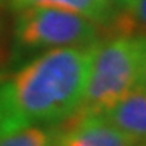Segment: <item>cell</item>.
Instances as JSON below:
<instances>
[{"mask_svg":"<svg viewBox=\"0 0 146 146\" xmlns=\"http://www.w3.org/2000/svg\"><path fill=\"white\" fill-rule=\"evenodd\" d=\"M102 117L133 146H146V89L141 84L130 89Z\"/></svg>","mask_w":146,"mask_h":146,"instance_id":"5","label":"cell"},{"mask_svg":"<svg viewBox=\"0 0 146 146\" xmlns=\"http://www.w3.org/2000/svg\"><path fill=\"white\" fill-rule=\"evenodd\" d=\"M106 2H109L110 5L115 7L117 10H123V8H127L128 3H130V0H106Z\"/></svg>","mask_w":146,"mask_h":146,"instance_id":"10","label":"cell"},{"mask_svg":"<svg viewBox=\"0 0 146 146\" xmlns=\"http://www.w3.org/2000/svg\"><path fill=\"white\" fill-rule=\"evenodd\" d=\"M54 146H133L102 115L72 112L54 125Z\"/></svg>","mask_w":146,"mask_h":146,"instance_id":"4","label":"cell"},{"mask_svg":"<svg viewBox=\"0 0 146 146\" xmlns=\"http://www.w3.org/2000/svg\"><path fill=\"white\" fill-rule=\"evenodd\" d=\"M94 47L49 49L0 75V135L67 119L81 101Z\"/></svg>","mask_w":146,"mask_h":146,"instance_id":"1","label":"cell"},{"mask_svg":"<svg viewBox=\"0 0 146 146\" xmlns=\"http://www.w3.org/2000/svg\"><path fill=\"white\" fill-rule=\"evenodd\" d=\"M146 36L112 34L96 42L80 104L73 112L102 115L138 84Z\"/></svg>","mask_w":146,"mask_h":146,"instance_id":"2","label":"cell"},{"mask_svg":"<svg viewBox=\"0 0 146 146\" xmlns=\"http://www.w3.org/2000/svg\"><path fill=\"white\" fill-rule=\"evenodd\" d=\"M0 146H54V125H33L3 133Z\"/></svg>","mask_w":146,"mask_h":146,"instance_id":"8","label":"cell"},{"mask_svg":"<svg viewBox=\"0 0 146 146\" xmlns=\"http://www.w3.org/2000/svg\"><path fill=\"white\" fill-rule=\"evenodd\" d=\"M102 28L89 18L49 7L16 11L13 26V57L26 60L39 52L70 46H88L102 37Z\"/></svg>","mask_w":146,"mask_h":146,"instance_id":"3","label":"cell"},{"mask_svg":"<svg viewBox=\"0 0 146 146\" xmlns=\"http://www.w3.org/2000/svg\"><path fill=\"white\" fill-rule=\"evenodd\" d=\"M141 34L146 36V0H130L123 10H117L114 20L106 28V36Z\"/></svg>","mask_w":146,"mask_h":146,"instance_id":"7","label":"cell"},{"mask_svg":"<svg viewBox=\"0 0 146 146\" xmlns=\"http://www.w3.org/2000/svg\"><path fill=\"white\" fill-rule=\"evenodd\" d=\"M138 84H141V86L146 89V54H145V58H143V63H141V72H140Z\"/></svg>","mask_w":146,"mask_h":146,"instance_id":"9","label":"cell"},{"mask_svg":"<svg viewBox=\"0 0 146 146\" xmlns=\"http://www.w3.org/2000/svg\"><path fill=\"white\" fill-rule=\"evenodd\" d=\"M0 7L13 13L31 7L62 8L89 18L96 25H99L102 31H106L117 13V8L106 0H0Z\"/></svg>","mask_w":146,"mask_h":146,"instance_id":"6","label":"cell"}]
</instances>
